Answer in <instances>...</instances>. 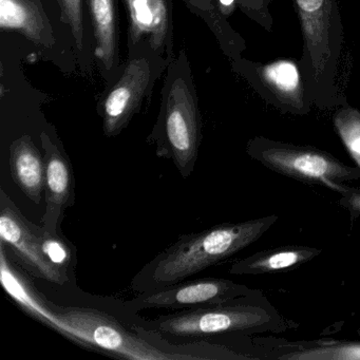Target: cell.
Returning <instances> with one entry per match:
<instances>
[{
    "instance_id": "cell-1",
    "label": "cell",
    "mask_w": 360,
    "mask_h": 360,
    "mask_svg": "<svg viewBox=\"0 0 360 360\" xmlns=\"http://www.w3.org/2000/svg\"><path fill=\"white\" fill-rule=\"evenodd\" d=\"M302 35L299 65L311 106L332 110L347 104L339 87L345 29L338 0H292Z\"/></svg>"
},
{
    "instance_id": "cell-2",
    "label": "cell",
    "mask_w": 360,
    "mask_h": 360,
    "mask_svg": "<svg viewBox=\"0 0 360 360\" xmlns=\"http://www.w3.org/2000/svg\"><path fill=\"white\" fill-rule=\"evenodd\" d=\"M298 324L286 319L261 290L219 304L184 309L149 322L143 332L160 336L191 338L214 335L280 334Z\"/></svg>"
},
{
    "instance_id": "cell-3",
    "label": "cell",
    "mask_w": 360,
    "mask_h": 360,
    "mask_svg": "<svg viewBox=\"0 0 360 360\" xmlns=\"http://www.w3.org/2000/svg\"><path fill=\"white\" fill-rule=\"evenodd\" d=\"M277 214L224 223L183 236L153 262V283L166 288L214 266L258 241L275 225Z\"/></svg>"
},
{
    "instance_id": "cell-4",
    "label": "cell",
    "mask_w": 360,
    "mask_h": 360,
    "mask_svg": "<svg viewBox=\"0 0 360 360\" xmlns=\"http://www.w3.org/2000/svg\"><path fill=\"white\" fill-rule=\"evenodd\" d=\"M246 153L265 168L303 184L320 185L340 193L343 185L360 181L357 166H349L328 151L265 136L248 141Z\"/></svg>"
},
{
    "instance_id": "cell-5",
    "label": "cell",
    "mask_w": 360,
    "mask_h": 360,
    "mask_svg": "<svg viewBox=\"0 0 360 360\" xmlns=\"http://www.w3.org/2000/svg\"><path fill=\"white\" fill-rule=\"evenodd\" d=\"M56 330L72 340L92 345L120 357L136 360L201 359L193 355L169 354L128 332L113 318L96 309L56 307Z\"/></svg>"
},
{
    "instance_id": "cell-6",
    "label": "cell",
    "mask_w": 360,
    "mask_h": 360,
    "mask_svg": "<svg viewBox=\"0 0 360 360\" xmlns=\"http://www.w3.org/2000/svg\"><path fill=\"white\" fill-rule=\"evenodd\" d=\"M233 67L266 104L282 115L303 117L311 112L313 106L296 58H280L266 64L239 58Z\"/></svg>"
},
{
    "instance_id": "cell-7",
    "label": "cell",
    "mask_w": 360,
    "mask_h": 360,
    "mask_svg": "<svg viewBox=\"0 0 360 360\" xmlns=\"http://www.w3.org/2000/svg\"><path fill=\"white\" fill-rule=\"evenodd\" d=\"M164 143L158 155L172 159L183 178L195 170L201 126L197 104L186 82L176 79L168 92L163 119Z\"/></svg>"
},
{
    "instance_id": "cell-8",
    "label": "cell",
    "mask_w": 360,
    "mask_h": 360,
    "mask_svg": "<svg viewBox=\"0 0 360 360\" xmlns=\"http://www.w3.org/2000/svg\"><path fill=\"white\" fill-rule=\"evenodd\" d=\"M48 231L31 223L16 207L11 198L0 189V240L15 255L20 264L33 276L50 283L68 282V271L54 265L45 252Z\"/></svg>"
},
{
    "instance_id": "cell-9",
    "label": "cell",
    "mask_w": 360,
    "mask_h": 360,
    "mask_svg": "<svg viewBox=\"0 0 360 360\" xmlns=\"http://www.w3.org/2000/svg\"><path fill=\"white\" fill-rule=\"evenodd\" d=\"M252 288L222 278H205L182 284H172L159 292L131 301L136 309H188L219 304L246 296Z\"/></svg>"
},
{
    "instance_id": "cell-10",
    "label": "cell",
    "mask_w": 360,
    "mask_h": 360,
    "mask_svg": "<svg viewBox=\"0 0 360 360\" xmlns=\"http://www.w3.org/2000/svg\"><path fill=\"white\" fill-rule=\"evenodd\" d=\"M150 79V66L145 58H136L127 65L103 103V127L106 136H117L125 128L142 103Z\"/></svg>"
},
{
    "instance_id": "cell-11",
    "label": "cell",
    "mask_w": 360,
    "mask_h": 360,
    "mask_svg": "<svg viewBox=\"0 0 360 360\" xmlns=\"http://www.w3.org/2000/svg\"><path fill=\"white\" fill-rule=\"evenodd\" d=\"M41 140L46 165V212L41 225L49 233L60 235L58 226L63 214L75 203L72 169L68 160L47 134H41Z\"/></svg>"
},
{
    "instance_id": "cell-12",
    "label": "cell",
    "mask_w": 360,
    "mask_h": 360,
    "mask_svg": "<svg viewBox=\"0 0 360 360\" xmlns=\"http://www.w3.org/2000/svg\"><path fill=\"white\" fill-rule=\"evenodd\" d=\"M321 248L307 245H284L255 252L229 267L231 275L260 276L286 273L311 262L321 254Z\"/></svg>"
},
{
    "instance_id": "cell-13",
    "label": "cell",
    "mask_w": 360,
    "mask_h": 360,
    "mask_svg": "<svg viewBox=\"0 0 360 360\" xmlns=\"http://www.w3.org/2000/svg\"><path fill=\"white\" fill-rule=\"evenodd\" d=\"M130 18V41H148L155 51H163L169 41L168 0H126Z\"/></svg>"
},
{
    "instance_id": "cell-14",
    "label": "cell",
    "mask_w": 360,
    "mask_h": 360,
    "mask_svg": "<svg viewBox=\"0 0 360 360\" xmlns=\"http://www.w3.org/2000/svg\"><path fill=\"white\" fill-rule=\"evenodd\" d=\"M9 164L14 183L33 203H41L45 191V159L30 136H22L12 143Z\"/></svg>"
},
{
    "instance_id": "cell-15",
    "label": "cell",
    "mask_w": 360,
    "mask_h": 360,
    "mask_svg": "<svg viewBox=\"0 0 360 360\" xmlns=\"http://www.w3.org/2000/svg\"><path fill=\"white\" fill-rule=\"evenodd\" d=\"M262 355L279 360H360V341L276 340Z\"/></svg>"
},
{
    "instance_id": "cell-16",
    "label": "cell",
    "mask_w": 360,
    "mask_h": 360,
    "mask_svg": "<svg viewBox=\"0 0 360 360\" xmlns=\"http://www.w3.org/2000/svg\"><path fill=\"white\" fill-rule=\"evenodd\" d=\"M0 25L4 29L20 31L35 43H48L45 15L31 0H0Z\"/></svg>"
},
{
    "instance_id": "cell-17",
    "label": "cell",
    "mask_w": 360,
    "mask_h": 360,
    "mask_svg": "<svg viewBox=\"0 0 360 360\" xmlns=\"http://www.w3.org/2000/svg\"><path fill=\"white\" fill-rule=\"evenodd\" d=\"M96 39V56L106 68L115 63L117 52V14L115 0H89Z\"/></svg>"
},
{
    "instance_id": "cell-18",
    "label": "cell",
    "mask_w": 360,
    "mask_h": 360,
    "mask_svg": "<svg viewBox=\"0 0 360 360\" xmlns=\"http://www.w3.org/2000/svg\"><path fill=\"white\" fill-rule=\"evenodd\" d=\"M333 126L345 150L360 170V110L349 104L337 107ZM360 187V181L359 186Z\"/></svg>"
},
{
    "instance_id": "cell-19",
    "label": "cell",
    "mask_w": 360,
    "mask_h": 360,
    "mask_svg": "<svg viewBox=\"0 0 360 360\" xmlns=\"http://www.w3.org/2000/svg\"><path fill=\"white\" fill-rule=\"evenodd\" d=\"M274 0H236V5L266 32H273L274 18L269 6Z\"/></svg>"
},
{
    "instance_id": "cell-20",
    "label": "cell",
    "mask_w": 360,
    "mask_h": 360,
    "mask_svg": "<svg viewBox=\"0 0 360 360\" xmlns=\"http://www.w3.org/2000/svg\"><path fill=\"white\" fill-rule=\"evenodd\" d=\"M63 16L71 27L77 48H83L84 22L82 0H58Z\"/></svg>"
},
{
    "instance_id": "cell-21",
    "label": "cell",
    "mask_w": 360,
    "mask_h": 360,
    "mask_svg": "<svg viewBox=\"0 0 360 360\" xmlns=\"http://www.w3.org/2000/svg\"><path fill=\"white\" fill-rule=\"evenodd\" d=\"M45 252L54 265L68 271L71 252L67 244L60 239V235H53L48 231L45 239Z\"/></svg>"
},
{
    "instance_id": "cell-22",
    "label": "cell",
    "mask_w": 360,
    "mask_h": 360,
    "mask_svg": "<svg viewBox=\"0 0 360 360\" xmlns=\"http://www.w3.org/2000/svg\"><path fill=\"white\" fill-rule=\"evenodd\" d=\"M339 204L349 212L353 218H360V187L345 184L341 188Z\"/></svg>"
}]
</instances>
